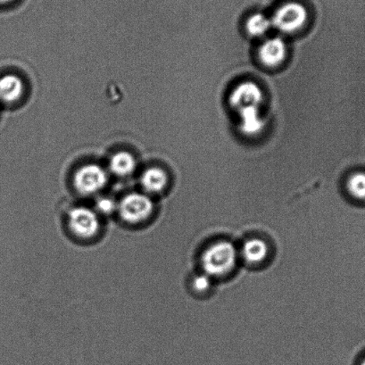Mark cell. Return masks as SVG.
I'll return each instance as SVG.
<instances>
[{
  "instance_id": "cell-1",
  "label": "cell",
  "mask_w": 365,
  "mask_h": 365,
  "mask_svg": "<svg viewBox=\"0 0 365 365\" xmlns=\"http://www.w3.org/2000/svg\"><path fill=\"white\" fill-rule=\"evenodd\" d=\"M239 253L236 247L227 240L217 241L205 250L201 264L205 274L212 278L228 275L236 267Z\"/></svg>"
},
{
  "instance_id": "cell-2",
  "label": "cell",
  "mask_w": 365,
  "mask_h": 365,
  "mask_svg": "<svg viewBox=\"0 0 365 365\" xmlns=\"http://www.w3.org/2000/svg\"><path fill=\"white\" fill-rule=\"evenodd\" d=\"M307 19V10L304 5L296 1H289L275 10L271 21L275 29L282 33L292 34L302 29Z\"/></svg>"
},
{
  "instance_id": "cell-3",
  "label": "cell",
  "mask_w": 365,
  "mask_h": 365,
  "mask_svg": "<svg viewBox=\"0 0 365 365\" xmlns=\"http://www.w3.org/2000/svg\"><path fill=\"white\" fill-rule=\"evenodd\" d=\"M154 210V203L147 195L133 192L126 195L118 203L120 218L130 225H137L147 220Z\"/></svg>"
},
{
  "instance_id": "cell-4",
  "label": "cell",
  "mask_w": 365,
  "mask_h": 365,
  "mask_svg": "<svg viewBox=\"0 0 365 365\" xmlns=\"http://www.w3.org/2000/svg\"><path fill=\"white\" fill-rule=\"evenodd\" d=\"M68 225L74 235L81 239H91L101 228L98 215L91 208L76 207L68 214Z\"/></svg>"
},
{
  "instance_id": "cell-5",
  "label": "cell",
  "mask_w": 365,
  "mask_h": 365,
  "mask_svg": "<svg viewBox=\"0 0 365 365\" xmlns=\"http://www.w3.org/2000/svg\"><path fill=\"white\" fill-rule=\"evenodd\" d=\"M108 175L98 165L81 166L73 177V185L81 195H93L101 191L108 182Z\"/></svg>"
},
{
  "instance_id": "cell-6",
  "label": "cell",
  "mask_w": 365,
  "mask_h": 365,
  "mask_svg": "<svg viewBox=\"0 0 365 365\" xmlns=\"http://www.w3.org/2000/svg\"><path fill=\"white\" fill-rule=\"evenodd\" d=\"M264 101V93L257 84L244 81L233 88L230 95V104L237 112L247 108H259Z\"/></svg>"
},
{
  "instance_id": "cell-7",
  "label": "cell",
  "mask_w": 365,
  "mask_h": 365,
  "mask_svg": "<svg viewBox=\"0 0 365 365\" xmlns=\"http://www.w3.org/2000/svg\"><path fill=\"white\" fill-rule=\"evenodd\" d=\"M287 46L281 38H269L259 48V58L264 66L276 67L284 61Z\"/></svg>"
},
{
  "instance_id": "cell-8",
  "label": "cell",
  "mask_w": 365,
  "mask_h": 365,
  "mask_svg": "<svg viewBox=\"0 0 365 365\" xmlns=\"http://www.w3.org/2000/svg\"><path fill=\"white\" fill-rule=\"evenodd\" d=\"M24 92V83L19 76L6 74L0 78V102L13 104L19 101Z\"/></svg>"
},
{
  "instance_id": "cell-9",
  "label": "cell",
  "mask_w": 365,
  "mask_h": 365,
  "mask_svg": "<svg viewBox=\"0 0 365 365\" xmlns=\"http://www.w3.org/2000/svg\"><path fill=\"white\" fill-rule=\"evenodd\" d=\"M240 254L247 263L258 264L263 263L267 259L269 247L265 241L254 237V239L247 240L244 243Z\"/></svg>"
},
{
  "instance_id": "cell-10",
  "label": "cell",
  "mask_w": 365,
  "mask_h": 365,
  "mask_svg": "<svg viewBox=\"0 0 365 365\" xmlns=\"http://www.w3.org/2000/svg\"><path fill=\"white\" fill-rule=\"evenodd\" d=\"M240 130L246 135H257L264 128V120L262 118L259 108H247L239 112Z\"/></svg>"
},
{
  "instance_id": "cell-11",
  "label": "cell",
  "mask_w": 365,
  "mask_h": 365,
  "mask_svg": "<svg viewBox=\"0 0 365 365\" xmlns=\"http://www.w3.org/2000/svg\"><path fill=\"white\" fill-rule=\"evenodd\" d=\"M141 185L148 193H159L165 190L168 182V177L164 170L152 168L145 171L141 176Z\"/></svg>"
},
{
  "instance_id": "cell-12",
  "label": "cell",
  "mask_w": 365,
  "mask_h": 365,
  "mask_svg": "<svg viewBox=\"0 0 365 365\" xmlns=\"http://www.w3.org/2000/svg\"><path fill=\"white\" fill-rule=\"evenodd\" d=\"M110 170L117 176L130 175L136 168L135 158L128 152H118L113 155L109 163Z\"/></svg>"
},
{
  "instance_id": "cell-13",
  "label": "cell",
  "mask_w": 365,
  "mask_h": 365,
  "mask_svg": "<svg viewBox=\"0 0 365 365\" xmlns=\"http://www.w3.org/2000/svg\"><path fill=\"white\" fill-rule=\"evenodd\" d=\"M272 27L271 19L261 13L254 14L247 19L246 24L247 33L253 37L264 36Z\"/></svg>"
},
{
  "instance_id": "cell-14",
  "label": "cell",
  "mask_w": 365,
  "mask_h": 365,
  "mask_svg": "<svg viewBox=\"0 0 365 365\" xmlns=\"http://www.w3.org/2000/svg\"><path fill=\"white\" fill-rule=\"evenodd\" d=\"M346 189L357 200H365V173H353L347 180Z\"/></svg>"
},
{
  "instance_id": "cell-15",
  "label": "cell",
  "mask_w": 365,
  "mask_h": 365,
  "mask_svg": "<svg viewBox=\"0 0 365 365\" xmlns=\"http://www.w3.org/2000/svg\"><path fill=\"white\" fill-rule=\"evenodd\" d=\"M195 292L197 293L207 292L212 287V277L207 274H202L195 276L192 282Z\"/></svg>"
},
{
  "instance_id": "cell-16",
  "label": "cell",
  "mask_w": 365,
  "mask_h": 365,
  "mask_svg": "<svg viewBox=\"0 0 365 365\" xmlns=\"http://www.w3.org/2000/svg\"><path fill=\"white\" fill-rule=\"evenodd\" d=\"M118 204L115 200L109 197H102L97 202V208L102 215H112L113 212L117 211Z\"/></svg>"
},
{
  "instance_id": "cell-17",
  "label": "cell",
  "mask_w": 365,
  "mask_h": 365,
  "mask_svg": "<svg viewBox=\"0 0 365 365\" xmlns=\"http://www.w3.org/2000/svg\"><path fill=\"white\" fill-rule=\"evenodd\" d=\"M360 365H365V357L364 358L363 361H361Z\"/></svg>"
}]
</instances>
